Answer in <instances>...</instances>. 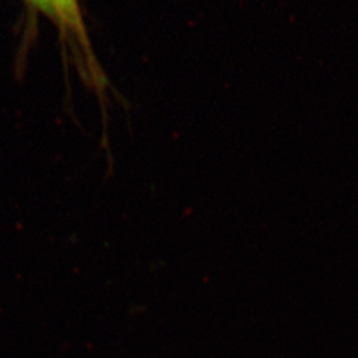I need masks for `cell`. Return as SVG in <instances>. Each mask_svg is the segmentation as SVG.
I'll list each match as a JSON object with an SVG mask.
<instances>
[{
    "label": "cell",
    "instance_id": "6da1fadb",
    "mask_svg": "<svg viewBox=\"0 0 358 358\" xmlns=\"http://www.w3.org/2000/svg\"><path fill=\"white\" fill-rule=\"evenodd\" d=\"M36 8L53 16L65 32H71L83 50L90 52L84 22L77 0H29Z\"/></svg>",
    "mask_w": 358,
    "mask_h": 358
}]
</instances>
